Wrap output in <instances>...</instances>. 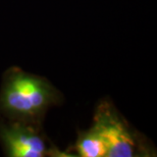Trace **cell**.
<instances>
[{
  "label": "cell",
  "instance_id": "cell-2",
  "mask_svg": "<svg viewBox=\"0 0 157 157\" xmlns=\"http://www.w3.org/2000/svg\"><path fill=\"white\" fill-rule=\"evenodd\" d=\"M89 128L104 145L106 157L156 156L153 143L130 124L109 98L96 105Z\"/></svg>",
  "mask_w": 157,
  "mask_h": 157
},
{
  "label": "cell",
  "instance_id": "cell-3",
  "mask_svg": "<svg viewBox=\"0 0 157 157\" xmlns=\"http://www.w3.org/2000/svg\"><path fill=\"white\" fill-rule=\"evenodd\" d=\"M0 146L7 157H71L48 139L43 125L0 118Z\"/></svg>",
  "mask_w": 157,
  "mask_h": 157
},
{
  "label": "cell",
  "instance_id": "cell-1",
  "mask_svg": "<svg viewBox=\"0 0 157 157\" xmlns=\"http://www.w3.org/2000/svg\"><path fill=\"white\" fill-rule=\"evenodd\" d=\"M64 97L48 78L10 67L0 83V118L43 125L48 111Z\"/></svg>",
  "mask_w": 157,
  "mask_h": 157
}]
</instances>
